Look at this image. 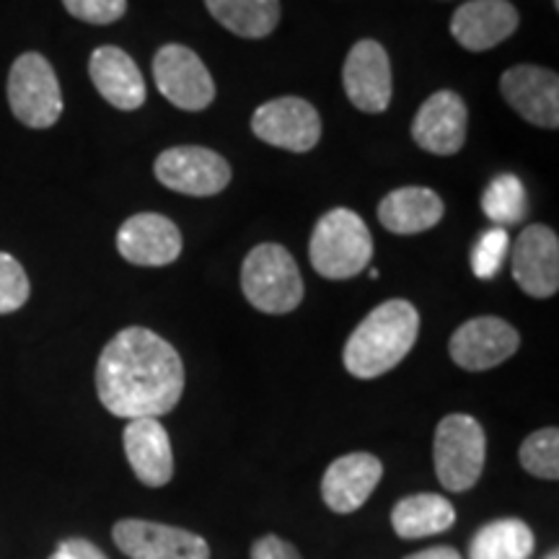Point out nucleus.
Segmentation results:
<instances>
[{"mask_svg":"<svg viewBox=\"0 0 559 559\" xmlns=\"http://www.w3.org/2000/svg\"><path fill=\"white\" fill-rule=\"evenodd\" d=\"M32 296L29 277L16 257L0 251V317L19 311Z\"/></svg>","mask_w":559,"mask_h":559,"instance_id":"obj_27","label":"nucleus"},{"mask_svg":"<svg viewBox=\"0 0 559 559\" xmlns=\"http://www.w3.org/2000/svg\"><path fill=\"white\" fill-rule=\"evenodd\" d=\"M521 347V334L498 317H477L464 321L449 342L451 360L459 368L479 370L498 368L508 358H513Z\"/></svg>","mask_w":559,"mask_h":559,"instance_id":"obj_11","label":"nucleus"},{"mask_svg":"<svg viewBox=\"0 0 559 559\" xmlns=\"http://www.w3.org/2000/svg\"><path fill=\"white\" fill-rule=\"evenodd\" d=\"M9 107L21 124L47 130L62 117V91L50 60L39 52L19 55L9 73Z\"/></svg>","mask_w":559,"mask_h":559,"instance_id":"obj_6","label":"nucleus"},{"mask_svg":"<svg viewBox=\"0 0 559 559\" xmlns=\"http://www.w3.org/2000/svg\"><path fill=\"white\" fill-rule=\"evenodd\" d=\"M456 521V510L443 495L419 492L400 500L391 510V526L400 539H425L449 531Z\"/></svg>","mask_w":559,"mask_h":559,"instance_id":"obj_22","label":"nucleus"},{"mask_svg":"<svg viewBox=\"0 0 559 559\" xmlns=\"http://www.w3.org/2000/svg\"><path fill=\"white\" fill-rule=\"evenodd\" d=\"M115 544L130 559H210L202 536L166 523L124 519L111 528Z\"/></svg>","mask_w":559,"mask_h":559,"instance_id":"obj_10","label":"nucleus"},{"mask_svg":"<svg viewBox=\"0 0 559 559\" xmlns=\"http://www.w3.org/2000/svg\"><path fill=\"white\" fill-rule=\"evenodd\" d=\"M50 559H70V557H66V555H62V551H55V555H52Z\"/></svg>","mask_w":559,"mask_h":559,"instance_id":"obj_34","label":"nucleus"},{"mask_svg":"<svg viewBox=\"0 0 559 559\" xmlns=\"http://www.w3.org/2000/svg\"><path fill=\"white\" fill-rule=\"evenodd\" d=\"M58 551H62V555L70 559H109L96 544H91L88 539H79V536L60 542Z\"/></svg>","mask_w":559,"mask_h":559,"instance_id":"obj_31","label":"nucleus"},{"mask_svg":"<svg viewBox=\"0 0 559 559\" xmlns=\"http://www.w3.org/2000/svg\"><path fill=\"white\" fill-rule=\"evenodd\" d=\"M438 481L449 492H466L477 485L487 459V436L472 415H449L438 423L432 443Z\"/></svg>","mask_w":559,"mask_h":559,"instance_id":"obj_5","label":"nucleus"},{"mask_svg":"<svg viewBox=\"0 0 559 559\" xmlns=\"http://www.w3.org/2000/svg\"><path fill=\"white\" fill-rule=\"evenodd\" d=\"M251 132L275 148L309 153L321 140V117L311 102L300 96H280L257 107Z\"/></svg>","mask_w":559,"mask_h":559,"instance_id":"obj_9","label":"nucleus"},{"mask_svg":"<svg viewBox=\"0 0 559 559\" xmlns=\"http://www.w3.org/2000/svg\"><path fill=\"white\" fill-rule=\"evenodd\" d=\"M404 559H464L453 547H430L423 551H415V555L404 557Z\"/></svg>","mask_w":559,"mask_h":559,"instance_id":"obj_32","label":"nucleus"},{"mask_svg":"<svg viewBox=\"0 0 559 559\" xmlns=\"http://www.w3.org/2000/svg\"><path fill=\"white\" fill-rule=\"evenodd\" d=\"M311 267L326 280L358 277L373 260V239L355 210L334 207L317 221L309 243Z\"/></svg>","mask_w":559,"mask_h":559,"instance_id":"obj_3","label":"nucleus"},{"mask_svg":"<svg viewBox=\"0 0 559 559\" xmlns=\"http://www.w3.org/2000/svg\"><path fill=\"white\" fill-rule=\"evenodd\" d=\"M534 531L521 519H500L481 526L469 544V559H528Z\"/></svg>","mask_w":559,"mask_h":559,"instance_id":"obj_24","label":"nucleus"},{"mask_svg":"<svg viewBox=\"0 0 559 559\" xmlns=\"http://www.w3.org/2000/svg\"><path fill=\"white\" fill-rule=\"evenodd\" d=\"M62 5L73 19L94 26L115 24L128 13V0H62Z\"/></svg>","mask_w":559,"mask_h":559,"instance_id":"obj_29","label":"nucleus"},{"mask_svg":"<svg viewBox=\"0 0 559 559\" xmlns=\"http://www.w3.org/2000/svg\"><path fill=\"white\" fill-rule=\"evenodd\" d=\"M502 99L523 120L544 130L559 128V79L555 70L542 66L508 68L500 79Z\"/></svg>","mask_w":559,"mask_h":559,"instance_id":"obj_14","label":"nucleus"},{"mask_svg":"<svg viewBox=\"0 0 559 559\" xmlns=\"http://www.w3.org/2000/svg\"><path fill=\"white\" fill-rule=\"evenodd\" d=\"M345 94L355 109L383 115L391 104V62L381 41L360 39L342 68Z\"/></svg>","mask_w":559,"mask_h":559,"instance_id":"obj_12","label":"nucleus"},{"mask_svg":"<svg viewBox=\"0 0 559 559\" xmlns=\"http://www.w3.org/2000/svg\"><path fill=\"white\" fill-rule=\"evenodd\" d=\"M481 210L489 221H495L498 226H515L526 218L528 210V198L526 187L519 177L513 174H502L487 187L485 194H481Z\"/></svg>","mask_w":559,"mask_h":559,"instance_id":"obj_25","label":"nucleus"},{"mask_svg":"<svg viewBox=\"0 0 559 559\" xmlns=\"http://www.w3.org/2000/svg\"><path fill=\"white\" fill-rule=\"evenodd\" d=\"M513 270L519 288L531 298H551L559 290V239L549 226L534 223L513 243Z\"/></svg>","mask_w":559,"mask_h":559,"instance_id":"obj_13","label":"nucleus"},{"mask_svg":"<svg viewBox=\"0 0 559 559\" xmlns=\"http://www.w3.org/2000/svg\"><path fill=\"white\" fill-rule=\"evenodd\" d=\"M251 559H304V557H300V551L293 547L290 542L267 534L254 542V547H251Z\"/></svg>","mask_w":559,"mask_h":559,"instance_id":"obj_30","label":"nucleus"},{"mask_svg":"<svg viewBox=\"0 0 559 559\" xmlns=\"http://www.w3.org/2000/svg\"><path fill=\"white\" fill-rule=\"evenodd\" d=\"M124 456L145 487H164L174 477V451L169 432L153 417L130 419L124 428Z\"/></svg>","mask_w":559,"mask_h":559,"instance_id":"obj_20","label":"nucleus"},{"mask_svg":"<svg viewBox=\"0 0 559 559\" xmlns=\"http://www.w3.org/2000/svg\"><path fill=\"white\" fill-rule=\"evenodd\" d=\"M88 75L104 102H109L115 109L135 111L148 99V88L135 60L115 45L96 47L88 60Z\"/></svg>","mask_w":559,"mask_h":559,"instance_id":"obj_19","label":"nucleus"},{"mask_svg":"<svg viewBox=\"0 0 559 559\" xmlns=\"http://www.w3.org/2000/svg\"><path fill=\"white\" fill-rule=\"evenodd\" d=\"M521 466L539 479H559V430L542 428L521 443Z\"/></svg>","mask_w":559,"mask_h":559,"instance_id":"obj_26","label":"nucleus"},{"mask_svg":"<svg viewBox=\"0 0 559 559\" xmlns=\"http://www.w3.org/2000/svg\"><path fill=\"white\" fill-rule=\"evenodd\" d=\"M417 334L419 311L409 300L394 298L376 306L349 334L345 353H342L347 373L362 381L389 373L407 358Z\"/></svg>","mask_w":559,"mask_h":559,"instance_id":"obj_2","label":"nucleus"},{"mask_svg":"<svg viewBox=\"0 0 559 559\" xmlns=\"http://www.w3.org/2000/svg\"><path fill=\"white\" fill-rule=\"evenodd\" d=\"M210 16L241 39H264L280 24V0H205Z\"/></svg>","mask_w":559,"mask_h":559,"instance_id":"obj_23","label":"nucleus"},{"mask_svg":"<svg viewBox=\"0 0 559 559\" xmlns=\"http://www.w3.org/2000/svg\"><path fill=\"white\" fill-rule=\"evenodd\" d=\"M153 174L160 185L187 198H215L230 185L228 160L202 145H177L164 151L153 164Z\"/></svg>","mask_w":559,"mask_h":559,"instance_id":"obj_7","label":"nucleus"},{"mask_svg":"<svg viewBox=\"0 0 559 559\" xmlns=\"http://www.w3.org/2000/svg\"><path fill=\"white\" fill-rule=\"evenodd\" d=\"M96 391L104 409L115 417L158 419L181 400L185 366L174 345L156 332L128 326L102 349Z\"/></svg>","mask_w":559,"mask_h":559,"instance_id":"obj_1","label":"nucleus"},{"mask_svg":"<svg viewBox=\"0 0 559 559\" xmlns=\"http://www.w3.org/2000/svg\"><path fill=\"white\" fill-rule=\"evenodd\" d=\"M469 111L456 91H436L412 120V138L432 156H453L464 148Z\"/></svg>","mask_w":559,"mask_h":559,"instance_id":"obj_16","label":"nucleus"},{"mask_svg":"<svg viewBox=\"0 0 559 559\" xmlns=\"http://www.w3.org/2000/svg\"><path fill=\"white\" fill-rule=\"evenodd\" d=\"M381 477L383 464L373 453H347L332 461L321 477V500L340 515L355 513L366 506Z\"/></svg>","mask_w":559,"mask_h":559,"instance_id":"obj_18","label":"nucleus"},{"mask_svg":"<svg viewBox=\"0 0 559 559\" xmlns=\"http://www.w3.org/2000/svg\"><path fill=\"white\" fill-rule=\"evenodd\" d=\"M117 251L138 267H166L181 254V230L158 213L130 215L117 230Z\"/></svg>","mask_w":559,"mask_h":559,"instance_id":"obj_15","label":"nucleus"},{"mask_svg":"<svg viewBox=\"0 0 559 559\" xmlns=\"http://www.w3.org/2000/svg\"><path fill=\"white\" fill-rule=\"evenodd\" d=\"M445 205L430 187H402L379 202L381 226L396 236H415L443 221Z\"/></svg>","mask_w":559,"mask_h":559,"instance_id":"obj_21","label":"nucleus"},{"mask_svg":"<svg viewBox=\"0 0 559 559\" xmlns=\"http://www.w3.org/2000/svg\"><path fill=\"white\" fill-rule=\"evenodd\" d=\"M153 79L160 96L177 109L202 111L215 99V81L200 55L185 45H164L153 58Z\"/></svg>","mask_w":559,"mask_h":559,"instance_id":"obj_8","label":"nucleus"},{"mask_svg":"<svg viewBox=\"0 0 559 559\" xmlns=\"http://www.w3.org/2000/svg\"><path fill=\"white\" fill-rule=\"evenodd\" d=\"M241 290L257 311L280 317L300 306L304 277L288 249L280 243H260L243 260Z\"/></svg>","mask_w":559,"mask_h":559,"instance_id":"obj_4","label":"nucleus"},{"mask_svg":"<svg viewBox=\"0 0 559 559\" xmlns=\"http://www.w3.org/2000/svg\"><path fill=\"white\" fill-rule=\"evenodd\" d=\"M510 251V239L506 228H492L487 234H481V239L472 251V270L479 280H492L498 275L502 262H506Z\"/></svg>","mask_w":559,"mask_h":559,"instance_id":"obj_28","label":"nucleus"},{"mask_svg":"<svg viewBox=\"0 0 559 559\" xmlns=\"http://www.w3.org/2000/svg\"><path fill=\"white\" fill-rule=\"evenodd\" d=\"M544 559H559V551H557V549H551V551H549V555H547V557H544Z\"/></svg>","mask_w":559,"mask_h":559,"instance_id":"obj_33","label":"nucleus"},{"mask_svg":"<svg viewBox=\"0 0 559 559\" xmlns=\"http://www.w3.org/2000/svg\"><path fill=\"white\" fill-rule=\"evenodd\" d=\"M521 24V13L510 0H466L451 19V34L464 50L487 52L508 37H513Z\"/></svg>","mask_w":559,"mask_h":559,"instance_id":"obj_17","label":"nucleus"}]
</instances>
